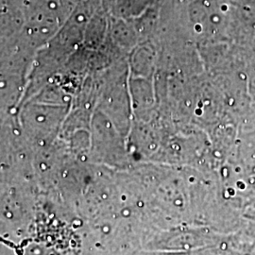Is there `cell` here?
<instances>
[{
    "label": "cell",
    "instance_id": "cell-1",
    "mask_svg": "<svg viewBox=\"0 0 255 255\" xmlns=\"http://www.w3.org/2000/svg\"><path fill=\"white\" fill-rule=\"evenodd\" d=\"M227 236H221L210 228L179 226L146 233L143 251L188 252L219 244Z\"/></svg>",
    "mask_w": 255,
    "mask_h": 255
},
{
    "label": "cell",
    "instance_id": "cell-2",
    "mask_svg": "<svg viewBox=\"0 0 255 255\" xmlns=\"http://www.w3.org/2000/svg\"><path fill=\"white\" fill-rule=\"evenodd\" d=\"M231 165L245 176H255V128L240 129Z\"/></svg>",
    "mask_w": 255,
    "mask_h": 255
},
{
    "label": "cell",
    "instance_id": "cell-3",
    "mask_svg": "<svg viewBox=\"0 0 255 255\" xmlns=\"http://www.w3.org/2000/svg\"><path fill=\"white\" fill-rule=\"evenodd\" d=\"M239 199L245 210L255 208V176L245 177L242 180L239 188Z\"/></svg>",
    "mask_w": 255,
    "mask_h": 255
},
{
    "label": "cell",
    "instance_id": "cell-4",
    "mask_svg": "<svg viewBox=\"0 0 255 255\" xmlns=\"http://www.w3.org/2000/svg\"><path fill=\"white\" fill-rule=\"evenodd\" d=\"M241 233L255 240V208H247L244 211Z\"/></svg>",
    "mask_w": 255,
    "mask_h": 255
},
{
    "label": "cell",
    "instance_id": "cell-5",
    "mask_svg": "<svg viewBox=\"0 0 255 255\" xmlns=\"http://www.w3.org/2000/svg\"><path fill=\"white\" fill-rule=\"evenodd\" d=\"M255 128V105L254 106V112L250 117L243 120L241 128Z\"/></svg>",
    "mask_w": 255,
    "mask_h": 255
},
{
    "label": "cell",
    "instance_id": "cell-6",
    "mask_svg": "<svg viewBox=\"0 0 255 255\" xmlns=\"http://www.w3.org/2000/svg\"><path fill=\"white\" fill-rule=\"evenodd\" d=\"M250 255H255V240L254 239V243H253V245L251 247V249H250Z\"/></svg>",
    "mask_w": 255,
    "mask_h": 255
}]
</instances>
